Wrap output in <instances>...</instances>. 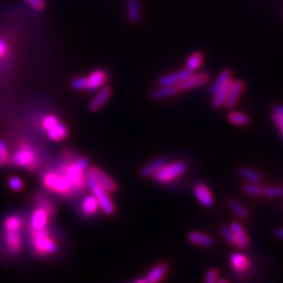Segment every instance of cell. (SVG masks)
Returning a JSON list of instances; mask_svg holds the SVG:
<instances>
[{"label": "cell", "mask_w": 283, "mask_h": 283, "mask_svg": "<svg viewBox=\"0 0 283 283\" xmlns=\"http://www.w3.org/2000/svg\"><path fill=\"white\" fill-rule=\"evenodd\" d=\"M87 169L88 160L86 158L72 159L65 157L58 171L68 179L75 194H77L84 191L87 186Z\"/></svg>", "instance_id": "cell-1"}, {"label": "cell", "mask_w": 283, "mask_h": 283, "mask_svg": "<svg viewBox=\"0 0 283 283\" xmlns=\"http://www.w3.org/2000/svg\"><path fill=\"white\" fill-rule=\"evenodd\" d=\"M30 244L33 252L40 257H47L58 254L59 245L47 228L34 230L29 228Z\"/></svg>", "instance_id": "cell-2"}, {"label": "cell", "mask_w": 283, "mask_h": 283, "mask_svg": "<svg viewBox=\"0 0 283 283\" xmlns=\"http://www.w3.org/2000/svg\"><path fill=\"white\" fill-rule=\"evenodd\" d=\"M55 207L46 199L37 196L35 199V209L32 212L30 227L34 230H42L48 226V222L54 216Z\"/></svg>", "instance_id": "cell-3"}, {"label": "cell", "mask_w": 283, "mask_h": 283, "mask_svg": "<svg viewBox=\"0 0 283 283\" xmlns=\"http://www.w3.org/2000/svg\"><path fill=\"white\" fill-rule=\"evenodd\" d=\"M11 162L15 166L29 171H36L40 164L36 150L23 141L19 142L18 147L11 157Z\"/></svg>", "instance_id": "cell-4"}, {"label": "cell", "mask_w": 283, "mask_h": 283, "mask_svg": "<svg viewBox=\"0 0 283 283\" xmlns=\"http://www.w3.org/2000/svg\"><path fill=\"white\" fill-rule=\"evenodd\" d=\"M42 184L48 191L62 197H73L75 192L68 179L59 171H47L42 175Z\"/></svg>", "instance_id": "cell-5"}, {"label": "cell", "mask_w": 283, "mask_h": 283, "mask_svg": "<svg viewBox=\"0 0 283 283\" xmlns=\"http://www.w3.org/2000/svg\"><path fill=\"white\" fill-rule=\"evenodd\" d=\"M188 170V164L184 161H177L173 162H166L152 177L156 182L165 184L174 181L185 174Z\"/></svg>", "instance_id": "cell-6"}, {"label": "cell", "mask_w": 283, "mask_h": 283, "mask_svg": "<svg viewBox=\"0 0 283 283\" xmlns=\"http://www.w3.org/2000/svg\"><path fill=\"white\" fill-rule=\"evenodd\" d=\"M87 187L90 189L93 196L96 197V200L99 203V207L102 209L107 215H114L116 213V207L115 203L111 201L109 192L104 190L100 185H98L93 178L89 177L87 175Z\"/></svg>", "instance_id": "cell-7"}, {"label": "cell", "mask_w": 283, "mask_h": 283, "mask_svg": "<svg viewBox=\"0 0 283 283\" xmlns=\"http://www.w3.org/2000/svg\"><path fill=\"white\" fill-rule=\"evenodd\" d=\"M87 175L93 178L98 185H100L107 192H116L118 190V185L113 178L109 177L104 171L98 167H90L87 169Z\"/></svg>", "instance_id": "cell-8"}, {"label": "cell", "mask_w": 283, "mask_h": 283, "mask_svg": "<svg viewBox=\"0 0 283 283\" xmlns=\"http://www.w3.org/2000/svg\"><path fill=\"white\" fill-rule=\"evenodd\" d=\"M208 81H209V75L204 74V73H199V74L192 73L181 84H178L177 87L179 91L189 90V89L201 87L205 83H208Z\"/></svg>", "instance_id": "cell-9"}, {"label": "cell", "mask_w": 283, "mask_h": 283, "mask_svg": "<svg viewBox=\"0 0 283 283\" xmlns=\"http://www.w3.org/2000/svg\"><path fill=\"white\" fill-rule=\"evenodd\" d=\"M4 244L10 254H19L22 247V239L19 231H4Z\"/></svg>", "instance_id": "cell-10"}, {"label": "cell", "mask_w": 283, "mask_h": 283, "mask_svg": "<svg viewBox=\"0 0 283 283\" xmlns=\"http://www.w3.org/2000/svg\"><path fill=\"white\" fill-rule=\"evenodd\" d=\"M191 74H192L191 71L185 68V70L178 71L172 74L164 75V76L160 77L159 85L160 86H177L178 84H181Z\"/></svg>", "instance_id": "cell-11"}, {"label": "cell", "mask_w": 283, "mask_h": 283, "mask_svg": "<svg viewBox=\"0 0 283 283\" xmlns=\"http://www.w3.org/2000/svg\"><path fill=\"white\" fill-rule=\"evenodd\" d=\"M244 87H245V85H244L243 81H242V80L232 81L224 106H226L229 109L235 107L238 101H239V99H240V97H242V94L244 90Z\"/></svg>", "instance_id": "cell-12"}, {"label": "cell", "mask_w": 283, "mask_h": 283, "mask_svg": "<svg viewBox=\"0 0 283 283\" xmlns=\"http://www.w3.org/2000/svg\"><path fill=\"white\" fill-rule=\"evenodd\" d=\"M194 195L203 207L211 208L214 204V199L209 187L203 183H197L194 186Z\"/></svg>", "instance_id": "cell-13"}, {"label": "cell", "mask_w": 283, "mask_h": 283, "mask_svg": "<svg viewBox=\"0 0 283 283\" xmlns=\"http://www.w3.org/2000/svg\"><path fill=\"white\" fill-rule=\"evenodd\" d=\"M86 79H87L86 89L88 91H96L106 84L107 79H108V75L105 71L97 70V71H93Z\"/></svg>", "instance_id": "cell-14"}, {"label": "cell", "mask_w": 283, "mask_h": 283, "mask_svg": "<svg viewBox=\"0 0 283 283\" xmlns=\"http://www.w3.org/2000/svg\"><path fill=\"white\" fill-rule=\"evenodd\" d=\"M230 228L233 232L236 246L239 248H243V250L248 247V245H250V239H248V236L242 224L238 221H233L232 224H231Z\"/></svg>", "instance_id": "cell-15"}, {"label": "cell", "mask_w": 283, "mask_h": 283, "mask_svg": "<svg viewBox=\"0 0 283 283\" xmlns=\"http://www.w3.org/2000/svg\"><path fill=\"white\" fill-rule=\"evenodd\" d=\"M99 203L93 194L84 197L81 202L80 212L85 217H92L96 215L99 211Z\"/></svg>", "instance_id": "cell-16"}, {"label": "cell", "mask_w": 283, "mask_h": 283, "mask_svg": "<svg viewBox=\"0 0 283 283\" xmlns=\"http://www.w3.org/2000/svg\"><path fill=\"white\" fill-rule=\"evenodd\" d=\"M111 92H113V90H111V88L109 86H106V85L101 87L100 90L98 91V93L96 94V97L91 100L90 104H89V109L91 111H98L99 109H101L103 106L106 104V102L109 100V98L111 96Z\"/></svg>", "instance_id": "cell-17"}, {"label": "cell", "mask_w": 283, "mask_h": 283, "mask_svg": "<svg viewBox=\"0 0 283 283\" xmlns=\"http://www.w3.org/2000/svg\"><path fill=\"white\" fill-rule=\"evenodd\" d=\"M168 270L169 265L167 262H160L148 272V274L145 277V280L148 283H160L162 278L166 276Z\"/></svg>", "instance_id": "cell-18"}, {"label": "cell", "mask_w": 283, "mask_h": 283, "mask_svg": "<svg viewBox=\"0 0 283 283\" xmlns=\"http://www.w3.org/2000/svg\"><path fill=\"white\" fill-rule=\"evenodd\" d=\"M187 238L189 243L204 247H211L214 244V240L210 235L200 232V231H192L188 234Z\"/></svg>", "instance_id": "cell-19"}, {"label": "cell", "mask_w": 283, "mask_h": 283, "mask_svg": "<svg viewBox=\"0 0 283 283\" xmlns=\"http://www.w3.org/2000/svg\"><path fill=\"white\" fill-rule=\"evenodd\" d=\"M166 162H167V160L164 158H158L156 160H153L141 169L140 174L142 177H145V178L151 177L156 174L158 171L166 164Z\"/></svg>", "instance_id": "cell-20"}, {"label": "cell", "mask_w": 283, "mask_h": 283, "mask_svg": "<svg viewBox=\"0 0 283 283\" xmlns=\"http://www.w3.org/2000/svg\"><path fill=\"white\" fill-rule=\"evenodd\" d=\"M48 139H50L51 141H62L65 140L68 134H70V131H68V128L62 123V122H58L54 127H51L50 129H48L46 131Z\"/></svg>", "instance_id": "cell-21"}, {"label": "cell", "mask_w": 283, "mask_h": 283, "mask_svg": "<svg viewBox=\"0 0 283 283\" xmlns=\"http://www.w3.org/2000/svg\"><path fill=\"white\" fill-rule=\"evenodd\" d=\"M127 17L131 23H139L141 20V7L138 0H127Z\"/></svg>", "instance_id": "cell-22"}, {"label": "cell", "mask_w": 283, "mask_h": 283, "mask_svg": "<svg viewBox=\"0 0 283 283\" xmlns=\"http://www.w3.org/2000/svg\"><path fill=\"white\" fill-rule=\"evenodd\" d=\"M177 86H160L159 88L153 89L150 93L152 100H162L170 97H173L178 92Z\"/></svg>", "instance_id": "cell-23"}, {"label": "cell", "mask_w": 283, "mask_h": 283, "mask_svg": "<svg viewBox=\"0 0 283 283\" xmlns=\"http://www.w3.org/2000/svg\"><path fill=\"white\" fill-rule=\"evenodd\" d=\"M230 81H232V72L230 70H224L218 75L215 82L212 84V86L210 88L211 96H213L214 93H216L221 87H224Z\"/></svg>", "instance_id": "cell-24"}, {"label": "cell", "mask_w": 283, "mask_h": 283, "mask_svg": "<svg viewBox=\"0 0 283 283\" xmlns=\"http://www.w3.org/2000/svg\"><path fill=\"white\" fill-rule=\"evenodd\" d=\"M231 83H232V81H230L228 84L225 85L224 87H221L216 93L213 94L211 104L214 108H220L225 105V102H226L227 97H228Z\"/></svg>", "instance_id": "cell-25"}, {"label": "cell", "mask_w": 283, "mask_h": 283, "mask_svg": "<svg viewBox=\"0 0 283 283\" xmlns=\"http://www.w3.org/2000/svg\"><path fill=\"white\" fill-rule=\"evenodd\" d=\"M237 172L240 176L244 178L245 181H247V182H252V183H256V184H261V182H262L261 174H259L258 172H256L255 170L251 169V168L240 167V168H238Z\"/></svg>", "instance_id": "cell-26"}, {"label": "cell", "mask_w": 283, "mask_h": 283, "mask_svg": "<svg viewBox=\"0 0 283 283\" xmlns=\"http://www.w3.org/2000/svg\"><path fill=\"white\" fill-rule=\"evenodd\" d=\"M203 62V55L201 51H195L190 57L187 59L186 61V68L192 73L196 72L202 66Z\"/></svg>", "instance_id": "cell-27"}, {"label": "cell", "mask_w": 283, "mask_h": 283, "mask_svg": "<svg viewBox=\"0 0 283 283\" xmlns=\"http://www.w3.org/2000/svg\"><path fill=\"white\" fill-rule=\"evenodd\" d=\"M230 261L238 272H244L248 267V259L242 253H234L231 256Z\"/></svg>", "instance_id": "cell-28"}, {"label": "cell", "mask_w": 283, "mask_h": 283, "mask_svg": "<svg viewBox=\"0 0 283 283\" xmlns=\"http://www.w3.org/2000/svg\"><path fill=\"white\" fill-rule=\"evenodd\" d=\"M228 121L235 126H246L250 123V118L242 111H232L228 115Z\"/></svg>", "instance_id": "cell-29"}, {"label": "cell", "mask_w": 283, "mask_h": 283, "mask_svg": "<svg viewBox=\"0 0 283 283\" xmlns=\"http://www.w3.org/2000/svg\"><path fill=\"white\" fill-rule=\"evenodd\" d=\"M22 219L19 215H11L5 218L3 229L4 231H20Z\"/></svg>", "instance_id": "cell-30"}, {"label": "cell", "mask_w": 283, "mask_h": 283, "mask_svg": "<svg viewBox=\"0 0 283 283\" xmlns=\"http://www.w3.org/2000/svg\"><path fill=\"white\" fill-rule=\"evenodd\" d=\"M228 205H229V208L232 210L239 218L245 219L248 217V215H250V214H248V210L245 207H243L242 203H239L238 202H236L234 200L229 201Z\"/></svg>", "instance_id": "cell-31"}, {"label": "cell", "mask_w": 283, "mask_h": 283, "mask_svg": "<svg viewBox=\"0 0 283 283\" xmlns=\"http://www.w3.org/2000/svg\"><path fill=\"white\" fill-rule=\"evenodd\" d=\"M242 191L247 195L260 196V195H262L263 187H261L260 184L248 182V183H245L242 186Z\"/></svg>", "instance_id": "cell-32"}, {"label": "cell", "mask_w": 283, "mask_h": 283, "mask_svg": "<svg viewBox=\"0 0 283 283\" xmlns=\"http://www.w3.org/2000/svg\"><path fill=\"white\" fill-rule=\"evenodd\" d=\"M262 195L269 199H279L283 196V188L280 186H268L263 188Z\"/></svg>", "instance_id": "cell-33"}, {"label": "cell", "mask_w": 283, "mask_h": 283, "mask_svg": "<svg viewBox=\"0 0 283 283\" xmlns=\"http://www.w3.org/2000/svg\"><path fill=\"white\" fill-rule=\"evenodd\" d=\"M11 162V156L8 152L7 145L4 141L0 140V167L6 166Z\"/></svg>", "instance_id": "cell-34"}, {"label": "cell", "mask_w": 283, "mask_h": 283, "mask_svg": "<svg viewBox=\"0 0 283 283\" xmlns=\"http://www.w3.org/2000/svg\"><path fill=\"white\" fill-rule=\"evenodd\" d=\"M220 233L221 235L224 236V238L227 240V243L231 245L236 246V243H235V238L233 235L232 230H231L230 226H222L220 228Z\"/></svg>", "instance_id": "cell-35"}, {"label": "cell", "mask_w": 283, "mask_h": 283, "mask_svg": "<svg viewBox=\"0 0 283 283\" xmlns=\"http://www.w3.org/2000/svg\"><path fill=\"white\" fill-rule=\"evenodd\" d=\"M71 87L74 90H84L87 87V79L85 77L76 78L71 82Z\"/></svg>", "instance_id": "cell-36"}, {"label": "cell", "mask_w": 283, "mask_h": 283, "mask_svg": "<svg viewBox=\"0 0 283 283\" xmlns=\"http://www.w3.org/2000/svg\"><path fill=\"white\" fill-rule=\"evenodd\" d=\"M218 280V270L215 268H211L205 273L204 283H216Z\"/></svg>", "instance_id": "cell-37"}, {"label": "cell", "mask_w": 283, "mask_h": 283, "mask_svg": "<svg viewBox=\"0 0 283 283\" xmlns=\"http://www.w3.org/2000/svg\"><path fill=\"white\" fill-rule=\"evenodd\" d=\"M58 122H59V120L57 117L49 115L43 119V121H42V127H43L44 130L47 131L48 129H50L51 127H54Z\"/></svg>", "instance_id": "cell-38"}, {"label": "cell", "mask_w": 283, "mask_h": 283, "mask_svg": "<svg viewBox=\"0 0 283 283\" xmlns=\"http://www.w3.org/2000/svg\"><path fill=\"white\" fill-rule=\"evenodd\" d=\"M8 186L14 191H20L23 188V182L19 177H11L10 181H8Z\"/></svg>", "instance_id": "cell-39"}, {"label": "cell", "mask_w": 283, "mask_h": 283, "mask_svg": "<svg viewBox=\"0 0 283 283\" xmlns=\"http://www.w3.org/2000/svg\"><path fill=\"white\" fill-rule=\"evenodd\" d=\"M272 121L276 124V126L279 128L281 133H282V139H283V118L275 113H273L271 116Z\"/></svg>", "instance_id": "cell-40"}, {"label": "cell", "mask_w": 283, "mask_h": 283, "mask_svg": "<svg viewBox=\"0 0 283 283\" xmlns=\"http://www.w3.org/2000/svg\"><path fill=\"white\" fill-rule=\"evenodd\" d=\"M34 10L36 11H41L43 10L44 7V0H25Z\"/></svg>", "instance_id": "cell-41"}, {"label": "cell", "mask_w": 283, "mask_h": 283, "mask_svg": "<svg viewBox=\"0 0 283 283\" xmlns=\"http://www.w3.org/2000/svg\"><path fill=\"white\" fill-rule=\"evenodd\" d=\"M273 113H275L283 118V105L281 104H275L273 106Z\"/></svg>", "instance_id": "cell-42"}, {"label": "cell", "mask_w": 283, "mask_h": 283, "mask_svg": "<svg viewBox=\"0 0 283 283\" xmlns=\"http://www.w3.org/2000/svg\"><path fill=\"white\" fill-rule=\"evenodd\" d=\"M273 236L275 237L276 239H283V227L274 230Z\"/></svg>", "instance_id": "cell-43"}, {"label": "cell", "mask_w": 283, "mask_h": 283, "mask_svg": "<svg viewBox=\"0 0 283 283\" xmlns=\"http://www.w3.org/2000/svg\"><path fill=\"white\" fill-rule=\"evenodd\" d=\"M5 50H6L5 42L2 39H0V58H2L4 56Z\"/></svg>", "instance_id": "cell-44"}, {"label": "cell", "mask_w": 283, "mask_h": 283, "mask_svg": "<svg viewBox=\"0 0 283 283\" xmlns=\"http://www.w3.org/2000/svg\"><path fill=\"white\" fill-rule=\"evenodd\" d=\"M133 283H148V282L146 281L145 278H144V279H138V280H135Z\"/></svg>", "instance_id": "cell-45"}, {"label": "cell", "mask_w": 283, "mask_h": 283, "mask_svg": "<svg viewBox=\"0 0 283 283\" xmlns=\"http://www.w3.org/2000/svg\"><path fill=\"white\" fill-rule=\"evenodd\" d=\"M216 283H229V281L227 279H220V280H217Z\"/></svg>", "instance_id": "cell-46"}]
</instances>
